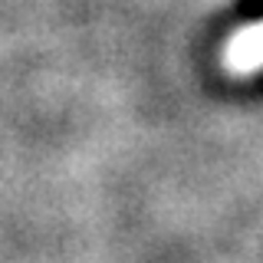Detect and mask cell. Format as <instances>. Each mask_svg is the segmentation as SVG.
Segmentation results:
<instances>
[{"instance_id":"6da1fadb","label":"cell","mask_w":263,"mask_h":263,"mask_svg":"<svg viewBox=\"0 0 263 263\" xmlns=\"http://www.w3.org/2000/svg\"><path fill=\"white\" fill-rule=\"evenodd\" d=\"M224 66L237 76H250V72L263 69V23L230 40L224 53Z\"/></svg>"}]
</instances>
